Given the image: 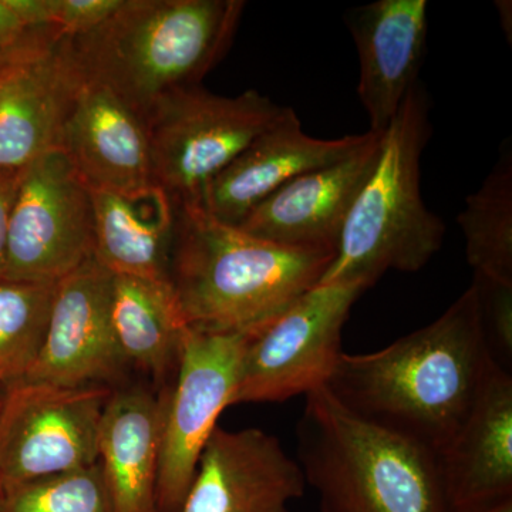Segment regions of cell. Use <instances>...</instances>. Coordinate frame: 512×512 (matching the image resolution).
<instances>
[{"instance_id": "cell-1", "label": "cell", "mask_w": 512, "mask_h": 512, "mask_svg": "<svg viewBox=\"0 0 512 512\" xmlns=\"http://www.w3.org/2000/svg\"><path fill=\"white\" fill-rule=\"evenodd\" d=\"M495 360L471 284L430 325L376 352L342 353L325 387L360 419L437 454L466 420Z\"/></svg>"}, {"instance_id": "cell-2", "label": "cell", "mask_w": 512, "mask_h": 512, "mask_svg": "<svg viewBox=\"0 0 512 512\" xmlns=\"http://www.w3.org/2000/svg\"><path fill=\"white\" fill-rule=\"evenodd\" d=\"M170 284L187 328L249 330L266 325L319 284L335 252L282 247L175 204Z\"/></svg>"}, {"instance_id": "cell-3", "label": "cell", "mask_w": 512, "mask_h": 512, "mask_svg": "<svg viewBox=\"0 0 512 512\" xmlns=\"http://www.w3.org/2000/svg\"><path fill=\"white\" fill-rule=\"evenodd\" d=\"M244 0H123L103 25L67 37L84 79L107 87L146 124L168 94L200 82L234 42Z\"/></svg>"}, {"instance_id": "cell-4", "label": "cell", "mask_w": 512, "mask_h": 512, "mask_svg": "<svg viewBox=\"0 0 512 512\" xmlns=\"http://www.w3.org/2000/svg\"><path fill=\"white\" fill-rule=\"evenodd\" d=\"M305 397L296 461L320 512H448L433 450L360 419L326 387Z\"/></svg>"}, {"instance_id": "cell-5", "label": "cell", "mask_w": 512, "mask_h": 512, "mask_svg": "<svg viewBox=\"0 0 512 512\" xmlns=\"http://www.w3.org/2000/svg\"><path fill=\"white\" fill-rule=\"evenodd\" d=\"M429 111L426 90L417 82L382 134L379 160L350 208L319 284L356 282L369 289L386 272L420 271L440 251L446 227L420 192Z\"/></svg>"}, {"instance_id": "cell-6", "label": "cell", "mask_w": 512, "mask_h": 512, "mask_svg": "<svg viewBox=\"0 0 512 512\" xmlns=\"http://www.w3.org/2000/svg\"><path fill=\"white\" fill-rule=\"evenodd\" d=\"M284 109L256 90L227 97L194 86L168 94L146 120L153 183L174 204H200L207 185Z\"/></svg>"}, {"instance_id": "cell-7", "label": "cell", "mask_w": 512, "mask_h": 512, "mask_svg": "<svg viewBox=\"0 0 512 512\" xmlns=\"http://www.w3.org/2000/svg\"><path fill=\"white\" fill-rule=\"evenodd\" d=\"M259 328L185 329L175 370L177 379L163 394L158 512H180L183 508L202 450L217 429L221 413L231 406L245 348Z\"/></svg>"}, {"instance_id": "cell-8", "label": "cell", "mask_w": 512, "mask_h": 512, "mask_svg": "<svg viewBox=\"0 0 512 512\" xmlns=\"http://www.w3.org/2000/svg\"><path fill=\"white\" fill-rule=\"evenodd\" d=\"M365 291L356 282L318 284L256 330L231 406L286 402L325 387L343 353V326Z\"/></svg>"}, {"instance_id": "cell-9", "label": "cell", "mask_w": 512, "mask_h": 512, "mask_svg": "<svg viewBox=\"0 0 512 512\" xmlns=\"http://www.w3.org/2000/svg\"><path fill=\"white\" fill-rule=\"evenodd\" d=\"M92 258V194L57 148L19 175L3 279L57 284Z\"/></svg>"}, {"instance_id": "cell-10", "label": "cell", "mask_w": 512, "mask_h": 512, "mask_svg": "<svg viewBox=\"0 0 512 512\" xmlns=\"http://www.w3.org/2000/svg\"><path fill=\"white\" fill-rule=\"evenodd\" d=\"M110 386H6L0 412V477L5 487L59 476L99 461L101 417Z\"/></svg>"}, {"instance_id": "cell-11", "label": "cell", "mask_w": 512, "mask_h": 512, "mask_svg": "<svg viewBox=\"0 0 512 512\" xmlns=\"http://www.w3.org/2000/svg\"><path fill=\"white\" fill-rule=\"evenodd\" d=\"M83 82L69 39L60 35L0 67V174L18 175L60 148Z\"/></svg>"}, {"instance_id": "cell-12", "label": "cell", "mask_w": 512, "mask_h": 512, "mask_svg": "<svg viewBox=\"0 0 512 512\" xmlns=\"http://www.w3.org/2000/svg\"><path fill=\"white\" fill-rule=\"evenodd\" d=\"M111 285L113 274L94 258L57 282L45 342L20 382L110 386L124 376L128 363L111 322Z\"/></svg>"}, {"instance_id": "cell-13", "label": "cell", "mask_w": 512, "mask_h": 512, "mask_svg": "<svg viewBox=\"0 0 512 512\" xmlns=\"http://www.w3.org/2000/svg\"><path fill=\"white\" fill-rule=\"evenodd\" d=\"M306 487L301 466L278 437L217 427L180 512H291Z\"/></svg>"}, {"instance_id": "cell-14", "label": "cell", "mask_w": 512, "mask_h": 512, "mask_svg": "<svg viewBox=\"0 0 512 512\" xmlns=\"http://www.w3.org/2000/svg\"><path fill=\"white\" fill-rule=\"evenodd\" d=\"M382 134L355 153L299 175L259 202L237 225L282 247L335 252L350 208L379 160Z\"/></svg>"}, {"instance_id": "cell-15", "label": "cell", "mask_w": 512, "mask_h": 512, "mask_svg": "<svg viewBox=\"0 0 512 512\" xmlns=\"http://www.w3.org/2000/svg\"><path fill=\"white\" fill-rule=\"evenodd\" d=\"M369 137L370 131L336 140L308 136L295 110L285 107L281 116L207 185L200 204L217 220L238 225L276 190L299 175L350 156Z\"/></svg>"}, {"instance_id": "cell-16", "label": "cell", "mask_w": 512, "mask_h": 512, "mask_svg": "<svg viewBox=\"0 0 512 512\" xmlns=\"http://www.w3.org/2000/svg\"><path fill=\"white\" fill-rule=\"evenodd\" d=\"M348 26L359 56L357 96L370 133L383 134L417 83L426 55V0H379L349 10Z\"/></svg>"}, {"instance_id": "cell-17", "label": "cell", "mask_w": 512, "mask_h": 512, "mask_svg": "<svg viewBox=\"0 0 512 512\" xmlns=\"http://www.w3.org/2000/svg\"><path fill=\"white\" fill-rule=\"evenodd\" d=\"M60 150L89 190L137 191L153 185L144 121L107 87L84 79Z\"/></svg>"}, {"instance_id": "cell-18", "label": "cell", "mask_w": 512, "mask_h": 512, "mask_svg": "<svg viewBox=\"0 0 512 512\" xmlns=\"http://www.w3.org/2000/svg\"><path fill=\"white\" fill-rule=\"evenodd\" d=\"M437 458L450 507L512 497V377L498 360Z\"/></svg>"}, {"instance_id": "cell-19", "label": "cell", "mask_w": 512, "mask_h": 512, "mask_svg": "<svg viewBox=\"0 0 512 512\" xmlns=\"http://www.w3.org/2000/svg\"><path fill=\"white\" fill-rule=\"evenodd\" d=\"M94 259L113 275L170 281L177 210L170 195L148 185L137 191L90 190Z\"/></svg>"}, {"instance_id": "cell-20", "label": "cell", "mask_w": 512, "mask_h": 512, "mask_svg": "<svg viewBox=\"0 0 512 512\" xmlns=\"http://www.w3.org/2000/svg\"><path fill=\"white\" fill-rule=\"evenodd\" d=\"M164 396L146 387L113 390L99 434V464L116 512H158Z\"/></svg>"}, {"instance_id": "cell-21", "label": "cell", "mask_w": 512, "mask_h": 512, "mask_svg": "<svg viewBox=\"0 0 512 512\" xmlns=\"http://www.w3.org/2000/svg\"><path fill=\"white\" fill-rule=\"evenodd\" d=\"M111 322L128 365L158 380L177 370L187 326L170 281L113 275Z\"/></svg>"}, {"instance_id": "cell-22", "label": "cell", "mask_w": 512, "mask_h": 512, "mask_svg": "<svg viewBox=\"0 0 512 512\" xmlns=\"http://www.w3.org/2000/svg\"><path fill=\"white\" fill-rule=\"evenodd\" d=\"M476 278L512 285V156L508 148L457 218Z\"/></svg>"}, {"instance_id": "cell-23", "label": "cell", "mask_w": 512, "mask_h": 512, "mask_svg": "<svg viewBox=\"0 0 512 512\" xmlns=\"http://www.w3.org/2000/svg\"><path fill=\"white\" fill-rule=\"evenodd\" d=\"M56 285L0 279V384L25 379L39 356Z\"/></svg>"}, {"instance_id": "cell-24", "label": "cell", "mask_w": 512, "mask_h": 512, "mask_svg": "<svg viewBox=\"0 0 512 512\" xmlns=\"http://www.w3.org/2000/svg\"><path fill=\"white\" fill-rule=\"evenodd\" d=\"M0 512H116L99 461L59 476L5 487Z\"/></svg>"}, {"instance_id": "cell-25", "label": "cell", "mask_w": 512, "mask_h": 512, "mask_svg": "<svg viewBox=\"0 0 512 512\" xmlns=\"http://www.w3.org/2000/svg\"><path fill=\"white\" fill-rule=\"evenodd\" d=\"M474 285L480 295L485 333L491 350L497 348L501 356H512V285L485 281L474 276Z\"/></svg>"}, {"instance_id": "cell-26", "label": "cell", "mask_w": 512, "mask_h": 512, "mask_svg": "<svg viewBox=\"0 0 512 512\" xmlns=\"http://www.w3.org/2000/svg\"><path fill=\"white\" fill-rule=\"evenodd\" d=\"M123 5V0H52V25L63 37L87 35Z\"/></svg>"}, {"instance_id": "cell-27", "label": "cell", "mask_w": 512, "mask_h": 512, "mask_svg": "<svg viewBox=\"0 0 512 512\" xmlns=\"http://www.w3.org/2000/svg\"><path fill=\"white\" fill-rule=\"evenodd\" d=\"M55 35H60L56 29H29L10 8L8 0H0V55H12Z\"/></svg>"}, {"instance_id": "cell-28", "label": "cell", "mask_w": 512, "mask_h": 512, "mask_svg": "<svg viewBox=\"0 0 512 512\" xmlns=\"http://www.w3.org/2000/svg\"><path fill=\"white\" fill-rule=\"evenodd\" d=\"M19 175L0 174V279H3V269H5L9 215L16 190H18Z\"/></svg>"}, {"instance_id": "cell-29", "label": "cell", "mask_w": 512, "mask_h": 512, "mask_svg": "<svg viewBox=\"0 0 512 512\" xmlns=\"http://www.w3.org/2000/svg\"><path fill=\"white\" fill-rule=\"evenodd\" d=\"M448 512H512V497L488 503L458 505L448 508Z\"/></svg>"}, {"instance_id": "cell-30", "label": "cell", "mask_w": 512, "mask_h": 512, "mask_svg": "<svg viewBox=\"0 0 512 512\" xmlns=\"http://www.w3.org/2000/svg\"><path fill=\"white\" fill-rule=\"evenodd\" d=\"M495 9L498 10L500 16L501 26L505 36H507L508 43L511 45L512 40V3L510 0H497L495 2Z\"/></svg>"}, {"instance_id": "cell-31", "label": "cell", "mask_w": 512, "mask_h": 512, "mask_svg": "<svg viewBox=\"0 0 512 512\" xmlns=\"http://www.w3.org/2000/svg\"><path fill=\"white\" fill-rule=\"evenodd\" d=\"M37 45H39V43H37ZM30 47H33V46H30ZM30 47H28V49H30ZM28 49H23V50H20V52L12 53V55H0V67L5 66V64H8L10 62V60L15 59L16 56H19L20 53H23V52H25V50H28Z\"/></svg>"}, {"instance_id": "cell-32", "label": "cell", "mask_w": 512, "mask_h": 512, "mask_svg": "<svg viewBox=\"0 0 512 512\" xmlns=\"http://www.w3.org/2000/svg\"><path fill=\"white\" fill-rule=\"evenodd\" d=\"M3 491H5V484H3L2 477H0V498H2Z\"/></svg>"}, {"instance_id": "cell-33", "label": "cell", "mask_w": 512, "mask_h": 512, "mask_svg": "<svg viewBox=\"0 0 512 512\" xmlns=\"http://www.w3.org/2000/svg\"><path fill=\"white\" fill-rule=\"evenodd\" d=\"M3 397H5V394H3L2 392H0V412H2V407H3Z\"/></svg>"}]
</instances>
